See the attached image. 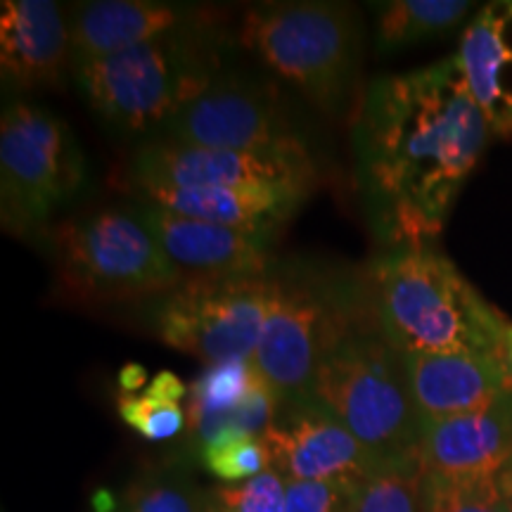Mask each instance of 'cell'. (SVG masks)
<instances>
[{
	"label": "cell",
	"instance_id": "4316f807",
	"mask_svg": "<svg viewBox=\"0 0 512 512\" xmlns=\"http://www.w3.org/2000/svg\"><path fill=\"white\" fill-rule=\"evenodd\" d=\"M117 411L119 418L131 430L143 434L150 441L174 439L188 427V415H185L181 403H164L150 399L147 394H121L117 399Z\"/></svg>",
	"mask_w": 512,
	"mask_h": 512
},
{
	"label": "cell",
	"instance_id": "4fadbf2b",
	"mask_svg": "<svg viewBox=\"0 0 512 512\" xmlns=\"http://www.w3.org/2000/svg\"><path fill=\"white\" fill-rule=\"evenodd\" d=\"M140 214L183 280L271 273L273 235L219 226L145 202Z\"/></svg>",
	"mask_w": 512,
	"mask_h": 512
},
{
	"label": "cell",
	"instance_id": "484cf974",
	"mask_svg": "<svg viewBox=\"0 0 512 512\" xmlns=\"http://www.w3.org/2000/svg\"><path fill=\"white\" fill-rule=\"evenodd\" d=\"M287 482L266 470L247 482L223 484L207 491L209 512H283Z\"/></svg>",
	"mask_w": 512,
	"mask_h": 512
},
{
	"label": "cell",
	"instance_id": "e0dca14e",
	"mask_svg": "<svg viewBox=\"0 0 512 512\" xmlns=\"http://www.w3.org/2000/svg\"><path fill=\"white\" fill-rule=\"evenodd\" d=\"M420 460L439 475H484L512 460V392L505 389L482 411L425 422Z\"/></svg>",
	"mask_w": 512,
	"mask_h": 512
},
{
	"label": "cell",
	"instance_id": "7a4b0ae2",
	"mask_svg": "<svg viewBox=\"0 0 512 512\" xmlns=\"http://www.w3.org/2000/svg\"><path fill=\"white\" fill-rule=\"evenodd\" d=\"M375 311L401 354H501L505 320L446 256L401 247L375 268Z\"/></svg>",
	"mask_w": 512,
	"mask_h": 512
},
{
	"label": "cell",
	"instance_id": "9a60e30c",
	"mask_svg": "<svg viewBox=\"0 0 512 512\" xmlns=\"http://www.w3.org/2000/svg\"><path fill=\"white\" fill-rule=\"evenodd\" d=\"M72 55L69 15L53 0L0 5V72L19 93L62 86Z\"/></svg>",
	"mask_w": 512,
	"mask_h": 512
},
{
	"label": "cell",
	"instance_id": "52a82bcc",
	"mask_svg": "<svg viewBox=\"0 0 512 512\" xmlns=\"http://www.w3.org/2000/svg\"><path fill=\"white\" fill-rule=\"evenodd\" d=\"M86 185V157L72 128L46 107L10 102L0 119V219L5 233H43Z\"/></svg>",
	"mask_w": 512,
	"mask_h": 512
},
{
	"label": "cell",
	"instance_id": "ac0fdd59",
	"mask_svg": "<svg viewBox=\"0 0 512 512\" xmlns=\"http://www.w3.org/2000/svg\"><path fill=\"white\" fill-rule=\"evenodd\" d=\"M147 202L219 226L275 235L306 197L304 188L275 183L202 185V188H145Z\"/></svg>",
	"mask_w": 512,
	"mask_h": 512
},
{
	"label": "cell",
	"instance_id": "6da1fadb",
	"mask_svg": "<svg viewBox=\"0 0 512 512\" xmlns=\"http://www.w3.org/2000/svg\"><path fill=\"white\" fill-rule=\"evenodd\" d=\"M489 136L456 55L370 83L354 147L377 233L401 247L439 235Z\"/></svg>",
	"mask_w": 512,
	"mask_h": 512
},
{
	"label": "cell",
	"instance_id": "5b68a950",
	"mask_svg": "<svg viewBox=\"0 0 512 512\" xmlns=\"http://www.w3.org/2000/svg\"><path fill=\"white\" fill-rule=\"evenodd\" d=\"M240 41L323 112L347 110L361 55V29L351 5L330 0L256 5L245 15Z\"/></svg>",
	"mask_w": 512,
	"mask_h": 512
},
{
	"label": "cell",
	"instance_id": "d4e9b609",
	"mask_svg": "<svg viewBox=\"0 0 512 512\" xmlns=\"http://www.w3.org/2000/svg\"><path fill=\"white\" fill-rule=\"evenodd\" d=\"M200 463L221 482L240 484L271 470V451L264 437H230L204 446Z\"/></svg>",
	"mask_w": 512,
	"mask_h": 512
},
{
	"label": "cell",
	"instance_id": "603a6c76",
	"mask_svg": "<svg viewBox=\"0 0 512 512\" xmlns=\"http://www.w3.org/2000/svg\"><path fill=\"white\" fill-rule=\"evenodd\" d=\"M207 491L174 467L145 470L128 482L112 512H204Z\"/></svg>",
	"mask_w": 512,
	"mask_h": 512
},
{
	"label": "cell",
	"instance_id": "ba28073f",
	"mask_svg": "<svg viewBox=\"0 0 512 512\" xmlns=\"http://www.w3.org/2000/svg\"><path fill=\"white\" fill-rule=\"evenodd\" d=\"M361 320L349 290L320 275L271 273L254 363L280 399L302 396L330 349Z\"/></svg>",
	"mask_w": 512,
	"mask_h": 512
},
{
	"label": "cell",
	"instance_id": "3957f363",
	"mask_svg": "<svg viewBox=\"0 0 512 512\" xmlns=\"http://www.w3.org/2000/svg\"><path fill=\"white\" fill-rule=\"evenodd\" d=\"M214 24L72 64L76 86L110 131L147 136L164 126L219 76Z\"/></svg>",
	"mask_w": 512,
	"mask_h": 512
},
{
	"label": "cell",
	"instance_id": "83f0119b",
	"mask_svg": "<svg viewBox=\"0 0 512 512\" xmlns=\"http://www.w3.org/2000/svg\"><path fill=\"white\" fill-rule=\"evenodd\" d=\"M363 482H287L283 512H349Z\"/></svg>",
	"mask_w": 512,
	"mask_h": 512
},
{
	"label": "cell",
	"instance_id": "f1b7e54d",
	"mask_svg": "<svg viewBox=\"0 0 512 512\" xmlns=\"http://www.w3.org/2000/svg\"><path fill=\"white\" fill-rule=\"evenodd\" d=\"M188 392L190 389L181 382V377L169 373V370H162V373L155 375V380L150 382V387H147L145 394L150 396V399H157L164 403H181V399Z\"/></svg>",
	"mask_w": 512,
	"mask_h": 512
},
{
	"label": "cell",
	"instance_id": "f546056e",
	"mask_svg": "<svg viewBox=\"0 0 512 512\" xmlns=\"http://www.w3.org/2000/svg\"><path fill=\"white\" fill-rule=\"evenodd\" d=\"M145 380H147V370L143 366H138V363H126V366L119 370L121 394L138 392V389H143Z\"/></svg>",
	"mask_w": 512,
	"mask_h": 512
},
{
	"label": "cell",
	"instance_id": "2e32d148",
	"mask_svg": "<svg viewBox=\"0 0 512 512\" xmlns=\"http://www.w3.org/2000/svg\"><path fill=\"white\" fill-rule=\"evenodd\" d=\"M401 361L422 425L482 411L505 392L496 354H401Z\"/></svg>",
	"mask_w": 512,
	"mask_h": 512
},
{
	"label": "cell",
	"instance_id": "cb8c5ba5",
	"mask_svg": "<svg viewBox=\"0 0 512 512\" xmlns=\"http://www.w3.org/2000/svg\"><path fill=\"white\" fill-rule=\"evenodd\" d=\"M420 451L384 463L356 491L349 512H420V491L425 479Z\"/></svg>",
	"mask_w": 512,
	"mask_h": 512
},
{
	"label": "cell",
	"instance_id": "ffe728a7",
	"mask_svg": "<svg viewBox=\"0 0 512 512\" xmlns=\"http://www.w3.org/2000/svg\"><path fill=\"white\" fill-rule=\"evenodd\" d=\"M420 512H512V460L484 475L425 472Z\"/></svg>",
	"mask_w": 512,
	"mask_h": 512
},
{
	"label": "cell",
	"instance_id": "7402d4cb",
	"mask_svg": "<svg viewBox=\"0 0 512 512\" xmlns=\"http://www.w3.org/2000/svg\"><path fill=\"white\" fill-rule=\"evenodd\" d=\"M261 384H266V377L256 368L254 356L245 361L204 366L202 375L195 377L188 392V427L242 406Z\"/></svg>",
	"mask_w": 512,
	"mask_h": 512
},
{
	"label": "cell",
	"instance_id": "5bb4252c",
	"mask_svg": "<svg viewBox=\"0 0 512 512\" xmlns=\"http://www.w3.org/2000/svg\"><path fill=\"white\" fill-rule=\"evenodd\" d=\"M211 24V10L164 0H88L69 12L74 62L124 53Z\"/></svg>",
	"mask_w": 512,
	"mask_h": 512
},
{
	"label": "cell",
	"instance_id": "277c9868",
	"mask_svg": "<svg viewBox=\"0 0 512 512\" xmlns=\"http://www.w3.org/2000/svg\"><path fill=\"white\" fill-rule=\"evenodd\" d=\"M302 399L342 422L382 460L418 453L422 420L408 389L401 351L380 325L358 320L320 361Z\"/></svg>",
	"mask_w": 512,
	"mask_h": 512
},
{
	"label": "cell",
	"instance_id": "9c48e42d",
	"mask_svg": "<svg viewBox=\"0 0 512 512\" xmlns=\"http://www.w3.org/2000/svg\"><path fill=\"white\" fill-rule=\"evenodd\" d=\"M271 273L247 278L183 280L157 297L152 330L166 347L204 366L252 358L264 328Z\"/></svg>",
	"mask_w": 512,
	"mask_h": 512
},
{
	"label": "cell",
	"instance_id": "8992f818",
	"mask_svg": "<svg viewBox=\"0 0 512 512\" xmlns=\"http://www.w3.org/2000/svg\"><path fill=\"white\" fill-rule=\"evenodd\" d=\"M57 283L81 304L162 297L183 283L143 214L98 209L50 230Z\"/></svg>",
	"mask_w": 512,
	"mask_h": 512
},
{
	"label": "cell",
	"instance_id": "4dcf8cb0",
	"mask_svg": "<svg viewBox=\"0 0 512 512\" xmlns=\"http://www.w3.org/2000/svg\"><path fill=\"white\" fill-rule=\"evenodd\" d=\"M501 361H503V368H505V389H510L512 392V323L508 320V325H505V335H503V347H501Z\"/></svg>",
	"mask_w": 512,
	"mask_h": 512
},
{
	"label": "cell",
	"instance_id": "44dd1931",
	"mask_svg": "<svg viewBox=\"0 0 512 512\" xmlns=\"http://www.w3.org/2000/svg\"><path fill=\"white\" fill-rule=\"evenodd\" d=\"M377 8V46L382 53L448 34L467 17L465 0H389Z\"/></svg>",
	"mask_w": 512,
	"mask_h": 512
},
{
	"label": "cell",
	"instance_id": "30bf717a",
	"mask_svg": "<svg viewBox=\"0 0 512 512\" xmlns=\"http://www.w3.org/2000/svg\"><path fill=\"white\" fill-rule=\"evenodd\" d=\"M164 140L207 150L306 155L275 93L238 74H219L162 131Z\"/></svg>",
	"mask_w": 512,
	"mask_h": 512
},
{
	"label": "cell",
	"instance_id": "7c38bea8",
	"mask_svg": "<svg viewBox=\"0 0 512 512\" xmlns=\"http://www.w3.org/2000/svg\"><path fill=\"white\" fill-rule=\"evenodd\" d=\"M133 181L140 190L242 183H275L309 190L313 166L309 155L207 150L152 138L138 145L133 155Z\"/></svg>",
	"mask_w": 512,
	"mask_h": 512
},
{
	"label": "cell",
	"instance_id": "8fae6325",
	"mask_svg": "<svg viewBox=\"0 0 512 512\" xmlns=\"http://www.w3.org/2000/svg\"><path fill=\"white\" fill-rule=\"evenodd\" d=\"M264 439L271 451V470L285 482H366L389 463L302 396L280 401Z\"/></svg>",
	"mask_w": 512,
	"mask_h": 512
},
{
	"label": "cell",
	"instance_id": "d6986e66",
	"mask_svg": "<svg viewBox=\"0 0 512 512\" xmlns=\"http://www.w3.org/2000/svg\"><path fill=\"white\" fill-rule=\"evenodd\" d=\"M458 64L491 133L512 138V3H491L467 24Z\"/></svg>",
	"mask_w": 512,
	"mask_h": 512
}]
</instances>
